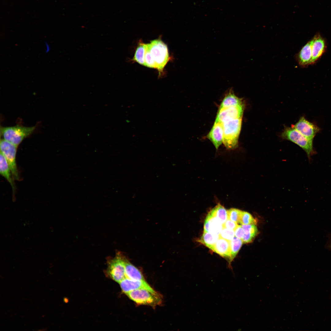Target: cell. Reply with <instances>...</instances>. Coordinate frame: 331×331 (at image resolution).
Masks as SVG:
<instances>
[{
    "mask_svg": "<svg viewBox=\"0 0 331 331\" xmlns=\"http://www.w3.org/2000/svg\"><path fill=\"white\" fill-rule=\"evenodd\" d=\"M169 60L167 46L161 39L146 44L144 66L157 69L160 75Z\"/></svg>",
    "mask_w": 331,
    "mask_h": 331,
    "instance_id": "obj_1",
    "label": "cell"
},
{
    "mask_svg": "<svg viewBox=\"0 0 331 331\" xmlns=\"http://www.w3.org/2000/svg\"><path fill=\"white\" fill-rule=\"evenodd\" d=\"M127 257L120 251H116L114 257L107 258V268L105 274L116 282L119 283L126 277L125 264Z\"/></svg>",
    "mask_w": 331,
    "mask_h": 331,
    "instance_id": "obj_2",
    "label": "cell"
},
{
    "mask_svg": "<svg viewBox=\"0 0 331 331\" xmlns=\"http://www.w3.org/2000/svg\"><path fill=\"white\" fill-rule=\"evenodd\" d=\"M242 119L238 118L227 120L221 123L223 129V143L228 149H234L238 146Z\"/></svg>",
    "mask_w": 331,
    "mask_h": 331,
    "instance_id": "obj_3",
    "label": "cell"
},
{
    "mask_svg": "<svg viewBox=\"0 0 331 331\" xmlns=\"http://www.w3.org/2000/svg\"><path fill=\"white\" fill-rule=\"evenodd\" d=\"M36 127V126L27 127L20 125L2 127L1 128V135L3 139L18 146L34 132Z\"/></svg>",
    "mask_w": 331,
    "mask_h": 331,
    "instance_id": "obj_4",
    "label": "cell"
},
{
    "mask_svg": "<svg viewBox=\"0 0 331 331\" xmlns=\"http://www.w3.org/2000/svg\"><path fill=\"white\" fill-rule=\"evenodd\" d=\"M126 294L131 299L140 305L154 307L162 302V297L160 294L146 289H138Z\"/></svg>",
    "mask_w": 331,
    "mask_h": 331,
    "instance_id": "obj_5",
    "label": "cell"
},
{
    "mask_svg": "<svg viewBox=\"0 0 331 331\" xmlns=\"http://www.w3.org/2000/svg\"><path fill=\"white\" fill-rule=\"evenodd\" d=\"M282 137L289 140L301 147L306 152L309 159L314 153L311 141L292 127H286L281 134Z\"/></svg>",
    "mask_w": 331,
    "mask_h": 331,
    "instance_id": "obj_6",
    "label": "cell"
},
{
    "mask_svg": "<svg viewBox=\"0 0 331 331\" xmlns=\"http://www.w3.org/2000/svg\"><path fill=\"white\" fill-rule=\"evenodd\" d=\"M0 152L6 158L14 180H21L16 162L18 146L3 139L0 140Z\"/></svg>",
    "mask_w": 331,
    "mask_h": 331,
    "instance_id": "obj_7",
    "label": "cell"
},
{
    "mask_svg": "<svg viewBox=\"0 0 331 331\" xmlns=\"http://www.w3.org/2000/svg\"><path fill=\"white\" fill-rule=\"evenodd\" d=\"M244 104L225 108H219L215 121L220 123L230 119L242 118Z\"/></svg>",
    "mask_w": 331,
    "mask_h": 331,
    "instance_id": "obj_8",
    "label": "cell"
},
{
    "mask_svg": "<svg viewBox=\"0 0 331 331\" xmlns=\"http://www.w3.org/2000/svg\"><path fill=\"white\" fill-rule=\"evenodd\" d=\"M291 126L312 141L320 130L317 126L307 120L304 116L301 117L297 123Z\"/></svg>",
    "mask_w": 331,
    "mask_h": 331,
    "instance_id": "obj_9",
    "label": "cell"
},
{
    "mask_svg": "<svg viewBox=\"0 0 331 331\" xmlns=\"http://www.w3.org/2000/svg\"><path fill=\"white\" fill-rule=\"evenodd\" d=\"M122 292L126 294L139 289L144 288L155 291L145 280H134L125 277L119 283Z\"/></svg>",
    "mask_w": 331,
    "mask_h": 331,
    "instance_id": "obj_10",
    "label": "cell"
},
{
    "mask_svg": "<svg viewBox=\"0 0 331 331\" xmlns=\"http://www.w3.org/2000/svg\"><path fill=\"white\" fill-rule=\"evenodd\" d=\"M206 138L211 142L217 150L223 143V129L222 124L215 121Z\"/></svg>",
    "mask_w": 331,
    "mask_h": 331,
    "instance_id": "obj_11",
    "label": "cell"
},
{
    "mask_svg": "<svg viewBox=\"0 0 331 331\" xmlns=\"http://www.w3.org/2000/svg\"><path fill=\"white\" fill-rule=\"evenodd\" d=\"M313 38L303 46L296 56L297 61L302 67L311 64Z\"/></svg>",
    "mask_w": 331,
    "mask_h": 331,
    "instance_id": "obj_12",
    "label": "cell"
},
{
    "mask_svg": "<svg viewBox=\"0 0 331 331\" xmlns=\"http://www.w3.org/2000/svg\"><path fill=\"white\" fill-rule=\"evenodd\" d=\"M313 39L311 64L319 59L325 51L326 47L325 41L319 34L316 35Z\"/></svg>",
    "mask_w": 331,
    "mask_h": 331,
    "instance_id": "obj_13",
    "label": "cell"
},
{
    "mask_svg": "<svg viewBox=\"0 0 331 331\" xmlns=\"http://www.w3.org/2000/svg\"><path fill=\"white\" fill-rule=\"evenodd\" d=\"M210 249L222 257L228 259L230 265L231 262L230 241L219 238Z\"/></svg>",
    "mask_w": 331,
    "mask_h": 331,
    "instance_id": "obj_14",
    "label": "cell"
},
{
    "mask_svg": "<svg viewBox=\"0 0 331 331\" xmlns=\"http://www.w3.org/2000/svg\"><path fill=\"white\" fill-rule=\"evenodd\" d=\"M0 173L10 184L12 189L13 199L15 198L16 186L12 173L7 161L4 155L0 154Z\"/></svg>",
    "mask_w": 331,
    "mask_h": 331,
    "instance_id": "obj_15",
    "label": "cell"
},
{
    "mask_svg": "<svg viewBox=\"0 0 331 331\" xmlns=\"http://www.w3.org/2000/svg\"><path fill=\"white\" fill-rule=\"evenodd\" d=\"M222 224L216 218L208 213L204 224V232L219 234L223 227Z\"/></svg>",
    "mask_w": 331,
    "mask_h": 331,
    "instance_id": "obj_16",
    "label": "cell"
},
{
    "mask_svg": "<svg viewBox=\"0 0 331 331\" xmlns=\"http://www.w3.org/2000/svg\"><path fill=\"white\" fill-rule=\"evenodd\" d=\"M243 104L242 99L236 96L232 89H230L222 101L219 108H225Z\"/></svg>",
    "mask_w": 331,
    "mask_h": 331,
    "instance_id": "obj_17",
    "label": "cell"
},
{
    "mask_svg": "<svg viewBox=\"0 0 331 331\" xmlns=\"http://www.w3.org/2000/svg\"><path fill=\"white\" fill-rule=\"evenodd\" d=\"M126 277L134 280H145L140 271L127 258L125 264Z\"/></svg>",
    "mask_w": 331,
    "mask_h": 331,
    "instance_id": "obj_18",
    "label": "cell"
},
{
    "mask_svg": "<svg viewBox=\"0 0 331 331\" xmlns=\"http://www.w3.org/2000/svg\"><path fill=\"white\" fill-rule=\"evenodd\" d=\"M208 213L217 218L222 224L227 219V210L220 204L212 208Z\"/></svg>",
    "mask_w": 331,
    "mask_h": 331,
    "instance_id": "obj_19",
    "label": "cell"
},
{
    "mask_svg": "<svg viewBox=\"0 0 331 331\" xmlns=\"http://www.w3.org/2000/svg\"><path fill=\"white\" fill-rule=\"evenodd\" d=\"M219 238V234L204 232L199 242L211 249Z\"/></svg>",
    "mask_w": 331,
    "mask_h": 331,
    "instance_id": "obj_20",
    "label": "cell"
},
{
    "mask_svg": "<svg viewBox=\"0 0 331 331\" xmlns=\"http://www.w3.org/2000/svg\"><path fill=\"white\" fill-rule=\"evenodd\" d=\"M146 44L140 42L136 51L133 60L139 64L144 66V55Z\"/></svg>",
    "mask_w": 331,
    "mask_h": 331,
    "instance_id": "obj_21",
    "label": "cell"
},
{
    "mask_svg": "<svg viewBox=\"0 0 331 331\" xmlns=\"http://www.w3.org/2000/svg\"><path fill=\"white\" fill-rule=\"evenodd\" d=\"M243 241L241 239L234 236L230 241L231 249V262L234 260L241 247Z\"/></svg>",
    "mask_w": 331,
    "mask_h": 331,
    "instance_id": "obj_22",
    "label": "cell"
},
{
    "mask_svg": "<svg viewBox=\"0 0 331 331\" xmlns=\"http://www.w3.org/2000/svg\"><path fill=\"white\" fill-rule=\"evenodd\" d=\"M239 223L242 225L255 224L256 221L250 213L242 211Z\"/></svg>",
    "mask_w": 331,
    "mask_h": 331,
    "instance_id": "obj_23",
    "label": "cell"
},
{
    "mask_svg": "<svg viewBox=\"0 0 331 331\" xmlns=\"http://www.w3.org/2000/svg\"><path fill=\"white\" fill-rule=\"evenodd\" d=\"M227 219L237 223H239L242 211L236 208H232L227 210Z\"/></svg>",
    "mask_w": 331,
    "mask_h": 331,
    "instance_id": "obj_24",
    "label": "cell"
},
{
    "mask_svg": "<svg viewBox=\"0 0 331 331\" xmlns=\"http://www.w3.org/2000/svg\"><path fill=\"white\" fill-rule=\"evenodd\" d=\"M234 230L226 228H223L219 234V238L230 241L234 237Z\"/></svg>",
    "mask_w": 331,
    "mask_h": 331,
    "instance_id": "obj_25",
    "label": "cell"
},
{
    "mask_svg": "<svg viewBox=\"0 0 331 331\" xmlns=\"http://www.w3.org/2000/svg\"><path fill=\"white\" fill-rule=\"evenodd\" d=\"M245 232H249L255 236L258 233V230L255 224L242 225Z\"/></svg>",
    "mask_w": 331,
    "mask_h": 331,
    "instance_id": "obj_26",
    "label": "cell"
},
{
    "mask_svg": "<svg viewBox=\"0 0 331 331\" xmlns=\"http://www.w3.org/2000/svg\"><path fill=\"white\" fill-rule=\"evenodd\" d=\"M238 225L236 222L232 221L228 219L222 224L223 228H228L234 230Z\"/></svg>",
    "mask_w": 331,
    "mask_h": 331,
    "instance_id": "obj_27",
    "label": "cell"
},
{
    "mask_svg": "<svg viewBox=\"0 0 331 331\" xmlns=\"http://www.w3.org/2000/svg\"><path fill=\"white\" fill-rule=\"evenodd\" d=\"M235 237L240 239H242L245 234V231L241 225L237 226L234 230Z\"/></svg>",
    "mask_w": 331,
    "mask_h": 331,
    "instance_id": "obj_28",
    "label": "cell"
},
{
    "mask_svg": "<svg viewBox=\"0 0 331 331\" xmlns=\"http://www.w3.org/2000/svg\"><path fill=\"white\" fill-rule=\"evenodd\" d=\"M255 236L249 232H245L244 235L242 240L244 243H249L253 241Z\"/></svg>",
    "mask_w": 331,
    "mask_h": 331,
    "instance_id": "obj_29",
    "label": "cell"
}]
</instances>
